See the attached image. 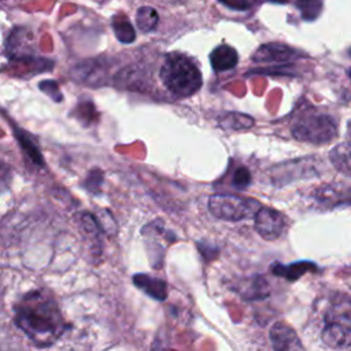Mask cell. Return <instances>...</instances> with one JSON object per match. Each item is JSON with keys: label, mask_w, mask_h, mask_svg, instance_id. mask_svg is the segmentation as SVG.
<instances>
[{"label": "cell", "mask_w": 351, "mask_h": 351, "mask_svg": "<svg viewBox=\"0 0 351 351\" xmlns=\"http://www.w3.org/2000/svg\"><path fill=\"white\" fill-rule=\"evenodd\" d=\"M232 184L239 188V189H244L251 184V173L247 167H237L233 177H232Z\"/></svg>", "instance_id": "e0dca14e"}, {"label": "cell", "mask_w": 351, "mask_h": 351, "mask_svg": "<svg viewBox=\"0 0 351 351\" xmlns=\"http://www.w3.org/2000/svg\"><path fill=\"white\" fill-rule=\"evenodd\" d=\"M167 1H171V3H181L182 0H167Z\"/></svg>", "instance_id": "44dd1931"}, {"label": "cell", "mask_w": 351, "mask_h": 351, "mask_svg": "<svg viewBox=\"0 0 351 351\" xmlns=\"http://www.w3.org/2000/svg\"><path fill=\"white\" fill-rule=\"evenodd\" d=\"M270 1H274V3H288L289 0H270Z\"/></svg>", "instance_id": "ffe728a7"}, {"label": "cell", "mask_w": 351, "mask_h": 351, "mask_svg": "<svg viewBox=\"0 0 351 351\" xmlns=\"http://www.w3.org/2000/svg\"><path fill=\"white\" fill-rule=\"evenodd\" d=\"M350 78H351V69H350Z\"/></svg>", "instance_id": "7402d4cb"}, {"label": "cell", "mask_w": 351, "mask_h": 351, "mask_svg": "<svg viewBox=\"0 0 351 351\" xmlns=\"http://www.w3.org/2000/svg\"><path fill=\"white\" fill-rule=\"evenodd\" d=\"M292 136L299 141L325 144L337 136V125L328 114L308 111L293 123Z\"/></svg>", "instance_id": "277c9868"}, {"label": "cell", "mask_w": 351, "mask_h": 351, "mask_svg": "<svg viewBox=\"0 0 351 351\" xmlns=\"http://www.w3.org/2000/svg\"><path fill=\"white\" fill-rule=\"evenodd\" d=\"M261 204L254 199H244L237 195L217 193L208 199L210 213L225 221H241L258 211Z\"/></svg>", "instance_id": "5b68a950"}, {"label": "cell", "mask_w": 351, "mask_h": 351, "mask_svg": "<svg viewBox=\"0 0 351 351\" xmlns=\"http://www.w3.org/2000/svg\"><path fill=\"white\" fill-rule=\"evenodd\" d=\"M112 29L121 43H132L136 38V32L125 15H115L112 18Z\"/></svg>", "instance_id": "4fadbf2b"}, {"label": "cell", "mask_w": 351, "mask_h": 351, "mask_svg": "<svg viewBox=\"0 0 351 351\" xmlns=\"http://www.w3.org/2000/svg\"><path fill=\"white\" fill-rule=\"evenodd\" d=\"M270 340L274 350L291 351L303 350L296 332L284 322H276L270 329Z\"/></svg>", "instance_id": "ba28073f"}, {"label": "cell", "mask_w": 351, "mask_h": 351, "mask_svg": "<svg viewBox=\"0 0 351 351\" xmlns=\"http://www.w3.org/2000/svg\"><path fill=\"white\" fill-rule=\"evenodd\" d=\"M315 269H317L315 265L311 263V262H296V263H292V265H288V266H285L282 263H276L271 267V271L276 276L285 277L287 280H296L300 276H303L306 271L315 270Z\"/></svg>", "instance_id": "7c38bea8"}, {"label": "cell", "mask_w": 351, "mask_h": 351, "mask_svg": "<svg viewBox=\"0 0 351 351\" xmlns=\"http://www.w3.org/2000/svg\"><path fill=\"white\" fill-rule=\"evenodd\" d=\"M158 12L151 7H140L136 14V22L141 32H151L158 25Z\"/></svg>", "instance_id": "9a60e30c"}, {"label": "cell", "mask_w": 351, "mask_h": 351, "mask_svg": "<svg viewBox=\"0 0 351 351\" xmlns=\"http://www.w3.org/2000/svg\"><path fill=\"white\" fill-rule=\"evenodd\" d=\"M11 181V170L7 165L0 162V195L8 188Z\"/></svg>", "instance_id": "ac0fdd59"}, {"label": "cell", "mask_w": 351, "mask_h": 351, "mask_svg": "<svg viewBox=\"0 0 351 351\" xmlns=\"http://www.w3.org/2000/svg\"><path fill=\"white\" fill-rule=\"evenodd\" d=\"M223 5L237 10V11H244L251 7V0H219Z\"/></svg>", "instance_id": "d6986e66"}, {"label": "cell", "mask_w": 351, "mask_h": 351, "mask_svg": "<svg viewBox=\"0 0 351 351\" xmlns=\"http://www.w3.org/2000/svg\"><path fill=\"white\" fill-rule=\"evenodd\" d=\"M210 62L211 66L215 71H226L232 70L237 62H239V55L234 48H232L228 44H221L217 48L213 49L210 55Z\"/></svg>", "instance_id": "9c48e42d"}, {"label": "cell", "mask_w": 351, "mask_h": 351, "mask_svg": "<svg viewBox=\"0 0 351 351\" xmlns=\"http://www.w3.org/2000/svg\"><path fill=\"white\" fill-rule=\"evenodd\" d=\"M219 123L223 129H228V130H241V129L251 128L254 125V121L251 117H247L244 114L229 112L223 115Z\"/></svg>", "instance_id": "5bb4252c"}, {"label": "cell", "mask_w": 351, "mask_h": 351, "mask_svg": "<svg viewBox=\"0 0 351 351\" xmlns=\"http://www.w3.org/2000/svg\"><path fill=\"white\" fill-rule=\"evenodd\" d=\"M299 53L284 44L270 43L258 48L254 53L252 60L258 63H285L298 58Z\"/></svg>", "instance_id": "52a82bcc"}, {"label": "cell", "mask_w": 351, "mask_h": 351, "mask_svg": "<svg viewBox=\"0 0 351 351\" xmlns=\"http://www.w3.org/2000/svg\"><path fill=\"white\" fill-rule=\"evenodd\" d=\"M133 281L136 287H138L141 291H144L147 295H149L154 299L163 300L167 296L166 284L159 278H154L147 274H136L133 277Z\"/></svg>", "instance_id": "30bf717a"}, {"label": "cell", "mask_w": 351, "mask_h": 351, "mask_svg": "<svg viewBox=\"0 0 351 351\" xmlns=\"http://www.w3.org/2000/svg\"><path fill=\"white\" fill-rule=\"evenodd\" d=\"M14 311L16 326L37 347L53 344L66 329L55 299L44 291L26 293L15 304Z\"/></svg>", "instance_id": "6da1fadb"}, {"label": "cell", "mask_w": 351, "mask_h": 351, "mask_svg": "<svg viewBox=\"0 0 351 351\" xmlns=\"http://www.w3.org/2000/svg\"><path fill=\"white\" fill-rule=\"evenodd\" d=\"M321 339L329 348L351 347V298L336 295L324 314Z\"/></svg>", "instance_id": "3957f363"}, {"label": "cell", "mask_w": 351, "mask_h": 351, "mask_svg": "<svg viewBox=\"0 0 351 351\" xmlns=\"http://www.w3.org/2000/svg\"><path fill=\"white\" fill-rule=\"evenodd\" d=\"M287 225L285 217L270 207H262L255 213V229L265 240L278 239Z\"/></svg>", "instance_id": "8992f818"}, {"label": "cell", "mask_w": 351, "mask_h": 351, "mask_svg": "<svg viewBox=\"0 0 351 351\" xmlns=\"http://www.w3.org/2000/svg\"><path fill=\"white\" fill-rule=\"evenodd\" d=\"M324 0H296V8L306 21L317 19L322 11Z\"/></svg>", "instance_id": "2e32d148"}, {"label": "cell", "mask_w": 351, "mask_h": 351, "mask_svg": "<svg viewBox=\"0 0 351 351\" xmlns=\"http://www.w3.org/2000/svg\"><path fill=\"white\" fill-rule=\"evenodd\" d=\"M329 159L337 171L351 177V141L337 144L330 151Z\"/></svg>", "instance_id": "8fae6325"}, {"label": "cell", "mask_w": 351, "mask_h": 351, "mask_svg": "<svg viewBox=\"0 0 351 351\" xmlns=\"http://www.w3.org/2000/svg\"><path fill=\"white\" fill-rule=\"evenodd\" d=\"M163 85L178 97H188L202 86V74L196 63L182 53H170L160 67Z\"/></svg>", "instance_id": "7a4b0ae2"}]
</instances>
